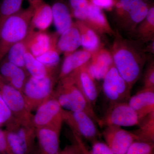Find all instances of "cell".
Listing matches in <instances>:
<instances>
[{"label": "cell", "mask_w": 154, "mask_h": 154, "mask_svg": "<svg viewBox=\"0 0 154 154\" xmlns=\"http://www.w3.org/2000/svg\"><path fill=\"white\" fill-rule=\"evenodd\" d=\"M110 51L113 64L121 76L132 88L140 79L146 60L143 44L136 39L124 38L118 31Z\"/></svg>", "instance_id": "1"}, {"label": "cell", "mask_w": 154, "mask_h": 154, "mask_svg": "<svg viewBox=\"0 0 154 154\" xmlns=\"http://www.w3.org/2000/svg\"><path fill=\"white\" fill-rule=\"evenodd\" d=\"M33 14V8L29 5L3 23L0 28V62L12 46L27 36Z\"/></svg>", "instance_id": "2"}, {"label": "cell", "mask_w": 154, "mask_h": 154, "mask_svg": "<svg viewBox=\"0 0 154 154\" xmlns=\"http://www.w3.org/2000/svg\"><path fill=\"white\" fill-rule=\"evenodd\" d=\"M53 95L64 110L85 112L99 124L100 118L96 115L94 107L76 85L70 75L58 80Z\"/></svg>", "instance_id": "3"}, {"label": "cell", "mask_w": 154, "mask_h": 154, "mask_svg": "<svg viewBox=\"0 0 154 154\" xmlns=\"http://www.w3.org/2000/svg\"><path fill=\"white\" fill-rule=\"evenodd\" d=\"M5 126L4 131L11 154H34L36 128L32 123L14 118Z\"/></svg>", "instance_id": "4"}, {"label": "cell", "mask_w": 154, "mask_h": 154, "mask_svg": "<svg viewBox=\"0 0 154 154\" xmlns=\"http://www.w3.org/2000/svg\"><path fill=\"white\" fill-rule=\"evenodd\" d=\"M59 72L57 69L40 79L29 76L22 90L28 110H36L39 105L53 95Z\"/></svg>", "instance_id": "5"}, {"label": "cell", "mask_w": 154, "mask_h": 154, "mask_svg": "<svg viewBox=\"0 0 154 154\" xmlns=\"http://www.w3.org/2000/svg\"><path fill=\"white\" fill-rule=\"evenodd\" d=\"M149 8L143 0H115L112 10L119 28L132 33L145 18Z\"/></svg>", "instance_id": "6"}, {"label": "cell", "mask_w": 154, "mask_h": 154, "mask_svg": "<svg viewBox=\"0 0 154 154\" xmlns=\"http://www.w3.org/2000/svg\"><path fill=\"white\" fill-rule=\"evenodd\" d=\"M63 122L66 123L72 132L91 143L101 137L97 123L90 115L82 111L63 110Z\"/></svg>", "instance_id": "7"}, {"label": "cell", "mask_w": 154, "mask_h": 154, "mask_svg": "<svg viewBox=\"0 0 154 154\" xmlns=\"http://www.w3.org/2000/svg\"><path fill=\"white\" fill-rule=\"evenodd\" d=\"M63 108L53 95L39 105L33 115L31 123L36 129L42 128L61 129Z\"/></svg>", "instance_id": "8"}, {"label": "cell", "mask_w": 154, "mask_h": 154, "mask_svg": "<svg viewBox=\"0 0 154 154\" xmlns=\"http://www.w3.org/2000/svg\"><path fill=\"white\" fill-rule=\"evenodd\" d=\"M0 95L13 116L19 121L31 123L33 114L28 110L24 95L0 75Z\"/></svg>", "instance_id": "9"}, {"label": "cell", "mask_w": 154, "mask_h": 154, "mask_svg": "<svg viewBox=\"0 0 154 154\" xmlns=\"http://www.w3.org/2000/svg\"><path fill=\"white\" fill-rule=\"evenodd\" d=\"M141 119L128 102L110 104L104 115L100 118L99 126L131 127L138 125Z\"/></svg>", "instance_id": "10"}, {"label": "cell", "mask_w": 154, "mask_h": 154, "mask_svg": "<svg viewBox=\"0 0 154 154\" xmlns=\"http://www.w3.org/2000/svg\"><path fill=\"white\" fill-rule=\"evenodd\" d=\"M103 80V93L110 104L128 102L132 88L121 76L114 64Z\"/></svg>", "instance_id": "11"}, {"label": "cell", "mask_w": 154, "mask_h": 154, "mask_svg": "<svg viewBox=\"0 0 154 154\" xmlns=\"http://www.w3.org/2000/svg\"><path fill=\"white\" fill-rule=\"evenodd\" d=\"M102 134L105 143L114 154H125L133 143L138 140L133 131L115 125L105 127Z\"/></svg>", "instance_id": "12"}, {"label": "cell", "mask_w": 154, "mask_h": 154, "mask_svg": "<svg viewBox=\"0 0 154 154\" xmlns=\"http://www.w3.org/2000/svg\"><path fill=\"white\" fill-rule=\"evenodd\" d=\"M88 63L69 75L88 102L94 107L96 105L99 93L96 80L88 71Z\"/></svg>", "instance_id": "13"}, {"label": "cell", "mask_w": 154, "mask_h": 154, "mask_svg": "<svg viewBox=\"0 0 154 154\" xmlns=\"http://www.w3.org/2000/svg\"><path fill=\"white\" fill-rule=\"evenodd\" d=\"M60 131L50 128L36 129L37 145L34 154H60Z\"/></svg>", "instance_id": "14"}, {"label": "cell", "mask_w": 154, "mask_h": 154, "mask_svg": "<svg viewBox=\"0 0 154 154\" xmlns=\"http://www.w3.org/2000/svg\"><path fill=\"white\" fill-rule=\"evenodd\" d=\"M113 64L110 51L103 46L92 54L91 60L88 63V71L94 79L103 80Z\"/></svg>", "instance_id": "15"}, {"label": "cell", "mask_w": 154, "mask_h": 154, "mask_svg": "<svg viewBox=\"0 0 154 154\" xmlns=\"http://www.w3.org/2000/svg\"><path fill=\"white\" fill-rule=\"evenodd\" d=\"M33 8L30 27L34 30L45 31L53 23L51 6L43 0H29Z\"/></svg>", "instance_id": "16"}, {"label": "cell", "mask_w": 154, "mask_h": 154, "mask_svg": "<svg viewBox=\"0 0 154 154\" xmlns=\"http://www.w3.org/2000/svg\"><path fill=\"white\" fill-rule=\"evenodd\" d=\"M0 75L9 85L22 92L30 75L25 69L4 58L0 62Z\"/></svg>", "instance_id": "17"}, {"label": "cell", "mask_w": 154, "mask_h": 154, "mask_svg": "<svg viewBox=\"0 0 154 154\" xmlns=\"http://www.w3.org/2000/svg\"><path fill=\"white\" fill-rule=\"evenodd\" d=\"M83 22L96 31L99 35H115L116 32L111 28L102 9L91 2L85 19Z\"/></svg>", "instance_id": "18"}, {"label": "cell", "mask_w": 154, "mask_h": 154, "mask_svg": "<svg viewBox=\"0 0 154 154\" xmlns=\"http://www.w3.org/2000/svg\"><path fill=\"white\" fill-rule=\"evenodd\" d=\"M128 103L142 119L154 111V88H143L131 96Z\"/></svg>", "instance_id": "19"}, {"label": "cell", "mask_w": 154, "mask_h": 154, "mask_svg": "<svg viewBox=\"0 0 154 154\" xmlns=\"http://www.w3.org/2000/svg\"><path fill=\"white\" fill-rule=\"evenodd\" d=\"M60 35L56 32L48 34L45 31L34 30L32 33L28 44V51L34 57H37L49 50L57 41Z\"/></svg>", "instance_id": "20"}, {"label": "cell", "mask_w": 154, "mask_h": 154, "mask_svg": "<svg viewBox=\"0 0 154 154\" xmlns=\"http://www.w3.org/2000/svg\"><path fill=\"white\" fill-rule=\"evenodd\" d=\"M92 54L84 49L76 51L65 56L58 75V80L63 79L73 72L88 63Z\"/></svg>", "instance_id": "21"}, {"label": "cell", "mask_w": 154, "mask_h": 154, "mask_svg": "<svg viewBox=\"0 0 154 154\" xmlns=\"http://www.w3.org/2000/svg\"><path fill=\"white\" fill-rule=\"evenodd\" d=\"M81 46L79 31L76 22H73L70 28L59 36L57 47L60 53H63L66 56L75 52Z\"/></svg>", "instance_id": "22"}, {"label": "cell", "mask_w": 154, "mask_h": 154, "mask_svg": "<svg viewBox=\"0 0 154 154\" xmlns=\"http://www.w3.org/2000/svg\"><path fill=\"white\" fill-rule=\"evenodd\" d=\"M53 23L56 33L60 35L70 28L74 22L69 8L65 3L57 2L51 6Z\"/></svg>", "instance_id": "23"}, {"label": "cell", "mask_w": 154, "mask_h": 154, "mask_svg": "<svg viewBox=\"0 0 154 154\" xmlns=\"http://www.w3.org/2000/svg\"><path fill=\"white\" fill-rule=\"evenodd\" d=\"M76 24L81 36V46L83 49L93 54L103 46L99 34L82 21H76Z\"/></svg>", "instance_id": "24"}, {"label": "cell", "mask_w": 154, "mask_h": 154, "mask_svg": "<svg viewBox=\"0 0 154 154\" xmlns=\"http://www.w3.org/2000/svg\"><path fill=\"white\" fill-rule=\"evenodd\" d=\"M132 33L134 34L136 40L143 44L154 40L153 5L150 6L145 18L139 24Z\"/></svg>", "instance_id": "25"}, {"label": "cell", "mask_w": 154, "mask_h": 154, "mask_svg": "<svg viewBox=\"0 0 154 154\" xmlns=\"http://www.w3.org/2000/svg\"><path fill=\"white\" fill-rule=\"evenodd\" d=\"M34 30L30 26V30L27 36L23 40L14 45L9 49L5 57L7 60L25 69L24 63L25 56L28 51L29 40Z\"/></svg>", "instance_id": "26"}, {"label": "cell", "mask_w": 154, "mask_h": 154, "mask_svg": "<svg viewBox=\"0 0 154 154\" xmlns=\"http://www.w3.org/2000/svg\"><path fill=\"white\" fill-rule=\"evenodd\" d=\"M24 63L25 70L29 75L37 79L43 78L58 69V67H51L45 65L39 61L29 51L25 54Z\"/></svg>", "instance_id": "27"}, {"label": "cell", "mask_w": 154, "mask_h": 154, "mask_svg": "<svg viewBox=\"0 0 154 154\" xmlns=\"http://www.w3.org/2000/svg\"><path fill=\"white\" fill-rule=\"evenodd\" d=\"M138 129L133 131L138 140L148 142L154 141V111L141 119Z\"/></svg>", "instance_id": "28"}, {"label": "cell", "mask_w": 154, "mask_h": 154, "mask_svg": "<svg viewBox=\"0 0 154 154\" xmlns=\"http://www.w3.org/2000/svg\"><path fill=\"white\" fill-rule=\"evenodd\" d=\"M23 0H2L0 4V28L9 17L22 10Z\"/></svg>", "instance_id": "29"}, {"label": "cell", "mask_w": 154, "mask_h": 154, "mask_svg": "<svg viewBox=\"0 0 154 154\" xmlns=\"http://www.w3.org/2000/svg\"><path fill=\"white\" fill-rule=\"evenodd\" d=\"M90 4L89 0H69L72 17L77 21H85Z\"/></svg>", "instance_id": "30"}, {"label": "cell", "mask_w": 154, "mask_h": 154, "mask_svg": "<svg viewBox=\"0 0 154 154\" xmlns=\"http://www.w3.org/2000/svg\"><path fill=\"white\" fill-rule=\"evenodd\" d=\"M57 41L52 45L49 50L36 58L45 65L51 67L58 66L60 61V53L57 47Z\"/></svg>", "instance_id": "31"}, {"label": "cell", "mask_w": 154, "mask_h": 154, "mask_svg": "<svg viewBox=\"0 0 154 154\" xmlns=\"http://www.w3.org/2000/svg\"><path fill=\"white\" fill-rule=\"evenodd\" d=\"M125 154H154V143L135 141Z\"/></svg>", "instance_id": "32"}, {"label": "cell", "mask_w": 154, "mask_h": 154, "mask_svg": "<svg viewBox=\"0 0 154 154\" xmlns=\"http://www.w3.org/2000/svg\"><path fill=\"white\" fill-rule=\"evenodd\" d=\"M15 118L0 95V123L6 125Z\"/></svg>", "instance_id": "33"}, {"label": "cell", "mask_w": 154, "mask_h": 154, "mask_svg": "<svg viewBox=\"0 0 154 154\" xmlns=\"http://www.w3.org/2000/svg\"><path fill=\"white\" fill-rule=\"evenodd\" d=\"M154 88V63L152 61L149 64L144 75L143 88Z\"/></svg>", "instance_id": "34"}, {"label": "cell", "mask_w": 154, "mask_h": 154, "mask_svg": "<svg viewBox=\"0 0 154 154\" xmlns=\"http://www.w3.org/2000/svg\"><path fill=\"white\" fill-rule=\"evenodd\" d=\"M92 152L94 154H114L105 143L95 141L92 143Z\"/></svg>", "instance_id": "35"}, {"label": "cell", "mask_w": 154, "mask_h": 154, "mask_svg": "<svg viewBox=\"0 0 154 154\" xmlns=\"http://www.w3.org/2000/svg\"><path fill=\"white\" fill-rule=\"evenodd\" d=\"M72 134L73 141L78 146L80 154H94L92 151L90 150L88 148L87 145L83 140L82 138L74 132H72Z\"/></svg>", "instance_id": "36"}, {"label": "cell", "mask_w": 154, "mask_h": 154, "mask_svg": "<svg viewBox=\"0 0 154 154\" xmlns=\"http://www.w3.org/2000/svg\"><path fill=\"white\" fill-rule=\"evenodd\" d=\"M90 2L94 5L102 9L107 11L113 10L115 5V0H89Z\"/></svg>", "instance_id": "37"}, {"label": "cell", "mask_w": 154, "mask_h": 154, "mask_svg": "<svg viewBox=\"0 0 154 154\" xmlns=\"http://www.w3.org/2000/svg\"><path fill=\"white\" fill-rule=\"evenodd\" d=\"M0 154H11L5 131L0 128Z\"/></svg>", "instance_id": "38"}, {"label": "cell", "mask_w": 154, "mask_h": 154, "mask_svg": "<svg viewBox=\"0 0 154 154\" xmlns=\"http://www.w3.org/2000/svg\"><path fill=\"white\" fill-rule=\"evenodd\" d=\"M60 154H80L78 146L74 142L71 145L66 146L63 150L60 151Z\"/></svg>", "instance_id": "39"}, {"label": "cell", "mask_w": 154, "mask_h": 154, "mask_svg": "<svg viewBox=\"0 0 154 154\" xmlns=\"http://www.w3.org/2000/svg\"><path fill=\"white\" fill-rule=\"evenodd\" d=\"M149 44L147 45L145 47H144V50L146 53H149L154 54V40L149 42H148Z\"/></svg>", "instance_id": "40"}, {"label": "cell", "mask_w": 154, "mask_h": 154, "mask_svg": "<svg viewBox=\"0 0 154 154\" xmlns=\"http://www.w3.org/2000/svg\"><path fill=\"white\" fill-rule=\"evenodd\" d=\"M144 1H145V2H146L147 1H148V0H143Z\"/></svg>", "instance_id": "41"}, {"label": "cell", "mask_w": 154, "mask_h": 154, "mask_svg": "<svg viewBox=\"0 0 154 154\" xmlns=\"http://www.w3.org/2000/svg\"><path fill=\"white\" fill-rule=\"evenodd\" d=\"M2 126H3V125H2L1 124V123H0V127Z\"/></svg>", "instance_id": "42"}]
</instances>
